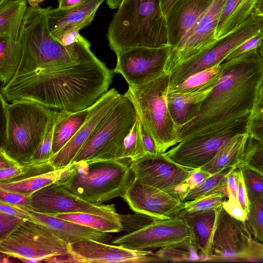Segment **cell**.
Here are the masks:
<instances>
[{
	"label": "cell",
	"mask_w": 263,
	"mask_h": 263,
	"mask_svg": "<svg viewBox=\"0 0 263 263\" xmlns=\"http://www.w3.org/2000/svg\"><path fill=\"white\" fill-rule=\"evenodd\" d=\"M114 74L100 60L52 67L14 76L1 94L10 102L30 100L48 108L76 112L107 92Z\"/></svg>",
	"instance_id": "cell-1"
},
{
	"label": "cell",
	"mask_w": 263,
	"mask_h": 263,
	"mask_svg": "<svg viewBox=\"0 0 263 263\" xmlns=\"http://www.w3.org/2000/svg\"><path fill=\"white\" fill-rule=\"evenodd\" d=\"M220 64L219 81L203 100L198 115L177 129L180 141L250 117L263 90V58L255 49Z\"/></svg>",
	"instance_id": "cell-2"
},
{
	"label": "cell",
	"mask_w": 263,
	"mask_h": 263,
	"mask_svg": "<svg viewBox=\"0 0 263 263\" xmlns=\"http://www.w3.org/2000/svg\"><path fill=\"white\" fill-rule=\"evenodd\" d=\"M51 6H29L18 36L23 49L20 65L14 76L37 70L99 59L90 50V43L84 37L77 43L65 46L55 40L49 26Z\"/></svg>",
	"instance_id": "cell-3"
},
{
	"label": "cell",
	"mask_w": 263,
	"mask_h": 263,
	"mask_svg": "<svg viewBox=\"0 0 263 263\" xmlns=\"http://www.w3.org/2000/svg\"><path fill=\"white\" fill-rule=\"evenodd\" d=\"M106 36L116 55L132 47L170 46L166 19L159 0H123Z\"/></svg>",
	"instance_id": "cell-4"
},
{
	"label": "cell",
	"mask_w": 263,
	"mask_h": 263,
	"mask_svg": "<svg viewBox=\"0 0 263 263\" xmlns=\"http://www.w3.org/2000/svg\"><path fill=\"white\" fill-rule=\"evenodd\" d=\"M129 163L119 160L82 162L59 183L89 203L100 205L123 197L135 179Z\"/></svg>",
	"instance_id": "cell-5"
},
{
	"label": "cell",
	"mask_w": 263,
	"mask_h": 263,
	"mask_svg": "<svg viewBox=\"0 0 263 263\" xmlns=\"http://www.w3.org/2000/svg\"><path fill=\"white\" fill-rule=\"evenodd\" d=\"M55 109L26 100L6 105V131L0 146L19 164L31 161L43 140Z\"/></svg>",
	"instance_id": "cell-6"
},
{
	"label": "cell",
	"mask_w": 263,
	"mask_h": 263,
	"mask_svg": "<svg viewBox=\"0 0 263 263\" xmlns=\"http://www.w3.org/2000/svg\"><path fill=\"white\" fill-rule=\"evenodd\" d=\"M170 79V73L165 72L141 85L128 86L125 93L132 100L141 122L155 139L159 154L180 142L167 105Z\"/></svg>",
	"instance_id": "cell-7"
},
{
	"label": "cell",
	"mask_w": 263,
	"mask_h": 263,
	"mask_svg": "<svg viewBox=\"0 0 263 263\" xmlns=\"http://www.w3.org/2000/svg\"><path fill=\"white\" fill-rule=\"evenodd\" d=\"M0 252L26 262H76L68 243L35 220H25L1 238Z\"/></svg>",
	"instance_id": "cell-8"
},
{
	"label": "cell",
	"mask_w": 263,
	"mask_h": 263,
	"mask_svg": "<svg viewBox=\"0 0 263 263\" xmlns=\"http://www.w3.org/2000/svg\"><path fill=\"white\" fill-rule=\"evenodd\" d=\"M137 117L131 99L125 93L121 95L94 129L71 164L117 160L124 140Z\"/></svg>",
	"instance_id": "cell-9"
},
{
	"label": "cell",
	"mask_w": 263,
	"mask_h": 263,
	"mask_svg": "<svg viewBox=\"0 0 263 263\" xmlns=\"http://www.w3.org/2000/svg\"><path fill=\"white\" fill-rule=\"evenodd\" d=\"M135 178L181 199L187 192L186 182L196 170L182 166L165 153L147 154L132 161Z\"/></svg>",
	"instance_id": "cell-10"
},
{
	"label": "cell",
	"mask_w": 263,
	"mask_h": 263,
	"mask_svg": "<svg viewBox=\"0 0 263 263\" xmlns=\"http://www.w3.org/2000/svg\"><path fill=\"white\" fill-rule=\"evenodd\" d=\"M253 239L245 221L230 215L222 205L217 216L206 260L247 261Z\"/></svg>",
	"instance_id": "cell-11"
},
{
	"label": "cell",
	"mask_w": 263,
	"mask_h": 263,
	"mask_svg": "<svg viewBox=\"0 0 263 263\" xmlns=\"http://www.w3.org/2000/svg\"><path fill=\"white\" fill-rule=\"evenodd\" d=\"M249 119L219 130L188 137L164 153L182 166L200 168L214 157L226 141L237 134L248 133Z\"/></svg>",
	"instance_id": "cell-12"
},
{
	"label": "cell",
	"mask_w": 263,
	"mask_h": 263,
	"mask_svg": "<svg viewBox=\"0 0 263 263\" xmlns=\"http://www.w3.org/2000/svg\"><path fill=\"white\" fill-rule=\"evenodd\" d=\"M172 48L171 46H166L126 49L117 55L114 73L121 74L130 87L150 82L165 72Z\"/></svg>",
	"instance_id": "cell-13"
},
{
	"label": "cell",
	"mask_w": 263,
	"mask_h": 263,
	"mask_svg": "<svg viewBox=\"0 0 263 263\" xmlns=\"http://www.w3.org/2000/svg\"><path fill=\"white\" fill-rule=\"evenodd\" d=\"M28 205L30 210L51 216L85 213L107 217H119L114 204L97 205L89 203L65 189L59 182L34 192L30 196Z\"/></svg>",
	"instance_id": "cell-14"
},
{
	"label": "cell",
	"mask_w": 263,
	"mask_h": 263,
	"mask_svg": "<svg viewBox=\"0 0 263 263\" xmlns=\"http://www.w3.org/2000/svg\"><path fill=\"white\" fill-rule=\"evenodd\" d=\"M263 30V18L251 14L245 22L210 46L183 62L180 70L185 78L220 65L236 47Z\"/></svg>",
	"instance_id": "cell-15"
},
{
	"label": "cell",
	"mask_w": 263,
	"mask_h": 263,
	"mask_svg": "<svg viewBox=\"0 0 263 263\" xmlns=\"http://www.w3.org/2000/svg\"><path fill=\"white\" fill-rule=\"evenodd\" d=\"M192 239L189 227L180 216L157 220L136 232L113 239L115 245L136 250L163 248Z\"/></svg>",
	"instance_id": "cell-16"
},
{
	"label": "cell",
	"mask_w": 263,
	"mask_h": 263,
	"mask_svg": "<svg viewBox=\"0 0 263 263\" xmlns=\"http://www.w3.org/2000/svg\"><path fill=\"white\" fill-rule=\"evenodd\" d=\"M227 0H214L211 6L180 43L172 48L165 72L170 73L181 63L205 49L217 39L216 30Z\"/></svg>",
	"instance_id": "cell-17"
},
{
	"label": "cell",
	"mask_w": 263,
	"mask_h": 263,
	"mask_svg": "<svg viewBox=\"0 0 263 263\" xmlns=\"http://www.w3.org/2000/svg\"><path fill=\"white\" fill-rule=\"evenodd\" d=\"M122 198L134 212L145 214L158 220L177 216L185 206L181 199L135 178Z\"/></svg>",
	"instance_id": "cell-18"
},
{
	"label": "cell",
	"mask_w": 263,
	"mask_h": 263,
	"mask_svg": "<svg viewBox=\"0 0 263 263\" xmlns=\"http://www.w3.org/2000/svg\"><path fill=\"white\" fill-rule=\"evenodd\" d=\"M76 262H150L160 261L150 251L136 250L93 240L68 243Z\"/></svg>",
	"instance_id": "cell-19"
},
{
	"label": "cell",
	"mask_w": 263,
	"mask_h": 263,
	"mask_svg": "<svg viewBox=\"0 0 263 263\" xmlns=\"http://www.w3.org/2000/svg\"><path fill=\"white\" fill-rule=\"evenodd\" d=\"M111 88L93 104L87 119L73 138L50 160L55 170L71 165L73 159L102 119L108 114L121 97Z\"/></svg>",
	"instance_id": "cell-20"
},
{
	"label": "cell",
	"mask_w": 263,
	"mask_h": 263,
	"mask_svg": "<svg viewBox=\"0 0 263 263\" xmlns=\"http://www.w3.org/2000/svg\"><path fill=\"white\" fill-rule=\"evenodd\" d=\"M214 0H175L166 12L168 45L172 48L180 43L211 6Z\"/></svg>",
	"instance_id": "cell-21"
},
{
	"label": "cell",
	"mask_w": 263,
	"mask_h": 263,
	"mask_svg": "<svg viewBox=\"0 0 263 263\" xmlns=\"http://www.w3.org/2000/svg\"><path fill=\"white\" fill-rule=\"evenodd\" d=\"M105 1L86 0L70 9H51L49 13V26L53 37L58 40L70 31H80L89 26Z\"/></svg>",
	"instance_id": "cell-22"
},
{
	"label": "cell",
	"mask_w": 263,
	"mask_h": 263,
	"mask_svg": "<svg viewBox=\"0 0 263 263\" xmlns=\"http://www.w3.org/2000/svg\"><path fill=\"white\" fill-rule=\"evenodd\" d=\"M28 213L34 220L48 227L67 243L83 240H93L106 243L112 238L109 233L102 232L55 216L43 214L30 210Z\"/></svg>",
	"instance_id": "cell-23"
},
{
	"label": "cell",
	"mask_w": 263,
	"mask_h": 263,
	"mask_svg": "<svg viewBox=\"0 0 263 263\" xmlns=\"http://www.w3.org/2000/svg\"><path fill=\"white\" fill-rule=\"evenodd\" d=\"M178 215L187 224L192 239L206 260L215 227L217 209L193 212L182 210Z\"/></svg>",
	"instance_id": "cell-24"
},
{
	"label": "cell",
	"mask_w": 263,
	"mask_h": 263,
	"mask_svg": "<svg viewBox=\"0 0 263 263\" xmlns=\"http://www.w3.org/2000/svg\"><path fill=\"white\" fill-rule=\"evenodd\" d=\"M248 137V133L231 137L222 144L214 157L200 168L214 175L237 167L242 161Z\"/></svg>",
	"instance_id": "cell-25"
},
{
	"label": "cell",
	"mask_w": 263,
	"mask_h": 263,
	"mask_svg": "<svg viewBox=\"0 0 263 263\" xmlns=\"http://www.w3.org/2000/svg\"><path fill=\"white\" fill-rule=\"evenodd\" d=\"M212 89L189 93L168 92V107L177 129L196 117L203 100Z\"/></svg>",
	"instance_id": "cell-26"
},
{
	"label": "cell",
	"mask_w": 263,
	"mask_h": 263,
	"mask_svg": "<svg viewBox=\"0 0 263 263\" xmlns=\"http://www.w3.org/2000/svg\"><path fill=\"white\" fill-rule=\"evenodd\" d=\"M92 106L76 112L60 110L53 133L52 145L53 156L60 151L78 132L89 116Z\"/></svg>",
	"instance_id": "cell-27"
},
{
	"label": "cell",
	"mask_w": 263,
	"mask_h": 263,
	"mask_svg": "<svg viewBox=\"0 0 263 263\" xmlns=\"http://www.w3.org/2000/svg\"><path fill=\"white\" fill-rule=\"evenodd\" d=\"M74 165L75 164H71L62 169L54 170L16 181L0 183V189L30 196L37 191L66 178L70 174Z\"/></svg>",
	"instance_id": "cell-28"
},
{
	"label": "cell",
	"mask_w": 263,
	"mask_h": 263,
	"mask_svg": "<svg viewBox=\"0 0 263 263\" xmlns=\"http://www.w3.org/2000/svg\"><path fill=\"white\" fill-rule=\"evenodd\" d=\"M260 0H227L216 30L218 39L245 22Z\"/></svg>",
	"instance_id": "cell-29"
},
{
	"label": "cell",
	"mask_w": 263,
	"mask_h": 263,
	"mask_svg": "<svg viewBox=\"0 0 263 263\" xmlns=\"http://www.w3.org/2000/svg\"><path fill=\"white\" fill-rule=\"evenodd\" d=\"M26 0H8L0 5V36L18 40L26 13Z\"/></svg>",
	"instance_id": "cell-30"
},
{
	"label": "cell",
	"mask_w": 263,
	"mask_h": 263,
	"mask_svg": "<svg viewBox=\"0 0 263 263\" xmlns=\"http://www.w3.org/2000/svg\"><path fill=\"white\" fill-rule=\"evenodd\" d=\"M23 49L18 40L0 36V80L1 87L7 85L15 75L22 60Z\"/></svg>",
	"instance_id": "cell-31"
},
{
	"label": "cell",
	"mask_w": 263,
	"mask_h": 263,
	"mask_svg": "<svg viewBox=\"0 0 263 263\" xmlns=\"http://www.w3.org/2000/svg\"><path fill=\"white\" fill-rule=\"evenodd\" d=\"M222 71V65L196 73L184 82L168 89V92L176 93H189L212 89L217 84Z\"/></svg>",
	"instance_id": "cell-32"
},
{
	"label": "cell",
	"mask_w": 263,
	"mask_h": 263,
	"mask_svg": "<svg viewBox=\"0 0 263 263\" xmlns=\"http://www.w3.org/2000/svg\"><path fill=\"white\" fill-rule=\"evenodd\" d=\"M55 217L76 222L105 233H117L123 231L120 217L111 218L96 214L75 213L58 214Z\"/></svg>",
	"instance_id": "cell-33"
},
{
	"label": "cell",
	"mask_w": 263,
	"mask_h": 263,
	"mask_svg": "<svg viewBox=\"0 0 263 263\" xmlns=\"http://www.w3.org/2000/svg\"><path fill=\"white\" fill-rule=\"evenodd\" d=\"M198 248L191 239L168 247L160 248L154 255L160 261H202L198 253Z\"/></svg>",
	"instance_id": "cell-34"
},
{
	"label": "cell",
	"mask_w": 263,
	"mask_h": 263,
	"mask_svg": "<svg viewBox=\"0 0 263 263\" xmlns=\"http://www.w3.org/2000/svg\"><path fill=\"white\" fill-rule=\"evenodd\" d=\"M140 123L138 115L135 123L124 140L117 160L130 163L146 155L141 135Z\"/></svg>",
	"instance_id": "cell-35"
},
{
	"label": "cell",
	"mask_w": 263,
	"mask_h": 263,
	"mask_svg": "<svg viewBox=\"0 0 263 263\" xmlns=\"http://www.w3.org/2000/svg\"><path fill=\"white\" fill-rule=\"evenodd\" d=\"M242 170L248 197L250 205L263 200V173L245 166Z\"/></svg>",
	"instance_id": "cell-36"
},
{
	"label": "cell",
	"mask_w": 263,
	"mask_h": 263,
	"mask_svg": "<svg viewBox=\"0 0 263 263\" xmlns=\"http://www.w3.org/2000/svg\"><path fill=\"white\" fill-rule=\"evenodd\" d=\"M239 166H247L263 173V142L248 136L243 156Z\"/></svg>",
	"instance_id": "cell-37"
},
{
	"label": "cell",
	"mask_w": 263,
	"mask_h": 263,
	"mask_svg": "<svg viewBox=\"0 0 263 263\" xmlns=\"http://www.w3.org/2000/svg\"><path fill=\"white\" fill-rule=\"evenodd\" d=\"M232 168H227L212 175L201 184L189 191L183 196L182 201H190L214 193L216 189Z\"/></svg>",
	"instance_id": "cell-38"
},
{
	"label": "cell",
	"mask_w": 263,
	"mask_h": 263,
	"mask_svg": "<svg viewBox=\"0 0 263 263\" xmlns=\"http://www.w3.org/2000/svg\"><path fill=\"white\" fill-rule=\"evenodd\" d=\"M60 114V110H54L45 136L30 161L46 162L50 161L53 156L52 152L53 133Z\"/></svg>",
	"instance_id": "cell-39"
},
{
	"label": "cell",
	"mask_w": 263,
	"mask_h": 263,
	"mask_svg": "<svg viewBox=\"0 0 263 263\" xmlns=\"http://www.w3.org/2000/svg\"><path fill=\"white\" fill-rule=\"evenodd\" d=\"M246 222L254 239L263 243V200L250 205Z\"/></svg>",
	"instance_id": "cell-40"
},
{
	"label": "cell",
	"mask_w": 263,
	"mask_h": 263,
	"mask_svg": "<svg viewBox=\"0 0 263 263\" xmlns=\"http://www.w3.org/2000/svg\"><path fill=\"white\" fill-rule=\"evenodd\" d=\"M248 134L249 137L263 142V90L251 112Z\"/></svg>",
	"instance_id": "cell-41"
},
{
	"label": "cell",
	"mask_w": 263,
	"mask_h": 263,
	"mask_svg": "<svg viewBox=\"0 0 263 263\" xmlns=\"http://www.w3.org/2000/svg\"><path fill=\"white\" fill-rule=\"evenodd\" d=\"M224 196L216 192L199 198L185 201L184 210L193 212L217 209L221 205Z\"/></svg>",
	"instance_id": "cell-42"
},
{
	"label": "cell",
	"mask_w": 263,
	"mask_h": 263,
	"mask_svg": "<svg viewBox=\"0 0 263 263\" xmlns=\"http://www.w3.org/2000/svg\"><path fill=\"white\" fill-rule=\"evenodd\" d=\"M119 217L123 230L127 233L138 231L158 220L148 215L139 212H135L133 214H119Z\"/></svg>",
	"instance_id": "cell-43"
},
{
	"label": "cell",
	"mask_w": 263,
	"mask_h": 263,
	"mask_svg": "<svg viewBox=\"0 0 263 263\" xmlns=\"http://www.w3.org/2000/svg\"><path fill=\"white\" fill-rule=\"evenodd\" d=\"M239 172V167H233L216 189L215 193H220L228 198H237Z\"/></svg>",
	"instance_id": "cell-44"
},
{
	"label": "cell",
	"mask_w": 263,
	"mask_h": 263,
	"mask_svg": "<svg viewBox=\"0 0 263 263\" xmlns=\"http://www.w3.org/2000/svg\"><path fill=\"white\" fill-rule=\"evenodd\" d=\"M262 44L263 30H261L236 47L227 57L222 62L229 61L247 52L258 49Z\"/></svg>",
	"instance_id": "cell-45"
},
{
	"label": "cell",
	"mask_w": 263,
	"mask_h": 263,
	"mask_svg": "<svg viewBox=\"0 0 263 263\" xmlns=\"http://www.w3.org/2000/svg\"><path fill=\"white\" fill-rule=\"evenodd\" d=\"M30 196L0 189V201L28 211Z\"/></svg>",
	"instance_id": "cell-46"
},
{
	"label": "cell",
	"mask_w": 263,
	"mask_h": 263,
	"mask_svg": "<svg viewBox=\"0 0 263 263\" xmlns=\"http://www.w3.org/2000/svg\"><path fill=\"white\" fill-rule=\"evenodd\" d=\"M221 205L233 217L239 220L246 221L248 213L243 209L237 198H229L227 200H223Z\"/></svg>",
	"instance_id": "cell-47"
},
{
	"label": "cell",
	"mask_w": 263,
	"mask_h": 263,
	"mask_svg": "<svg viewBox=\"0 0 263 263\" xmlns=\"http://www.w3.org/2000/svg\"><path fill=\"white\" fill-rule=\"evenodd\" d=\"M25 220L18 217L0 212V238L10 233Z\"/></svg>",
	"instance_id": "cell-48"
},
{
	"label": "cell",
	"mask_w": 263,
	"mask_h": 263,
	"mask_svg": "<svg viewBox=\"0 0 263 263\" xmlns=\"http://www.w3.org/2000/svg\"><path fill=\"white\" fill-rule=\"evenodd\" d=\"M237 198L243 209L248 213L250 211V204L243 177L242 170L241 167H239Z\"/></svg>",
	"instance_id": "cell-49"
},
{
	"label": "cell",
	"mask_w": 263,
	"mask_h": 263,
	"mask_svg": "<svg viewBox=\"0 0 263 263\" xmlns=\"http://www.w3.org/2000/svg\"><path fill=\"white\" fill-rule=\"evenodd\" d=\"M140 132L144 148L146 155L159 154L155 139L141 122L140 123Z\"/></svg>",
	"instance_id": "cell-50"
},
{
	"label": "cell",
	"mask_w": 263,
	"mask_h": 263,
	"mask_svg": "<svg viewBox=\"0 0 263 263\" xmlns=\"http://www.w3.org/2000/svg\"><path fill=\"white\" fill-rule=\"evenodd\" d=\"M0 212L18 217L26 220H34L28 211L0 201Z\"/></svg>",
	"instance_id": "cell-51"
},
{
	"label": "cell",
	"mask_w": 263,
	"mask_h": 263,
	"mask_svg": "<svg viewBox=\"0 0 263 263\" xmlns=\"http://www.w3.org/2000/svg\"><path fill=\"white\" fill-rule=\"evenodd\" d=\"M212 175V174L205 171L200 168L196 169L187 180V192L191 189L201 184L207 178Z\"/></svg>",
	"instance_id": "cell-52"
},
{
	"label": "cell",
	"mask_w": 263,
	"mask_h": 263,
	"mask_svg": "<svg viewBox=\"0 0 263 263\" xmlns=\"http://www.w3.org/2000/svg\"><path fill=\"white\" fill-rule=\"evenodd\" d=\"M83 37L79 33V31L75 30L64 34L58 41L65 46H69L77 43Z\"/></svg>",
	"instance_id": "cell-53"
},
{
	"label": "cell",
	"mask_w": 263,
	"mask_h": 263,
	"mask_svg": "<svg viewBox=\"0 0 263 263\" xmlns=\"http://www.w3.org/2000/svg\"><path fill=\"white\" fill-rule=\"evenodd\" d=\"M19 164L10 158L3 151L0 150V169L11 167Z\"/></svg>",
	"instance_id": "cell-54"
},
{
	"label": "cell",
	"mask_w": 263,
	"mask_h": 263,
	"mask_svg": "<svg viewBox=\"0 0 263 263\" xmlns=\"http://www.w3.org/2000/svg\"><path fill=\"white\" fill-rule=\"evenodd\" d=\"M58 8L60 9H68L76 7L86 0H57Z\"/></svg>",
	"instance_id": "cell-55"
},
{
	"label": "cell",
	"mask_w": 263,
	"mask_h": 263,
	"mask_svg": "<svg viewBox=\"0 0 263 263\" xmlns=\"http://www.w3.org/2000/svg\"><path fill=\"white\" fill-rule=\"evenodd\" d=\"M251 14L258 17L263 18V0H260L253 8Z\"/></svg>",
	"instance_id": "cell-56"
},
{
	"label": "cell",
	"mask_w": 263,
	"mask_h": 263,
	"mask_svg": "<svg viewBox=\"0 0 263 263\" xmlns=\"http://www.w3.org/2000/svg\"><path fill=\"white\" fill-rule=\"evenodd\" d=\"M175 0H161L159 2L160 9L165 16L166 12Z\"/></svg>",
	"instance_id": "cell-57"
},
{
	"label": "cell",
	"mask_w": 263,
	"mask_h": 263,
	"mask_svg": "<svg viewBox=\"0 0 263 263\" xmlns=\"http://www.w3.org/2000/svg\"><path fill=\"white\" fill-rule=\"evenodd\" d=\"M123 0H106V4L111 9H118Z\"/></svg>",
	"instance_id": "cell-58"
},
{
	"label": "cell",
	"mask_w": 263,
	"mask_h": 263,
	"mask_svg": "<svg viewBox=\"0 0 263 263\" xmlns=\"http://www.w3.org/2000/svg\"><path fill=\"white\" fill-rule=\"evenodd\" d=\"M28 4H29V6H38L39 4L45 0H26Z\"/></svg>",
	"instance_id": "cell-59"
},
{
	"label": "cell",
	"mask_w": 263,
	"mask_h": 263,
	"mask_svg": "<svg viewBox=\"0 0 263 263\" xmlns=\"http://www.w3.org/2000/svg\"><path fill=\"white\" fill-rule=\"evenodd\" d=\"M258 51L263 58V44L258 48Z\"/></svg>",
	"instance_id": "cell-60"
},
{
	"label": "cell",
	"mask_w": 263,
	"mask_h": 263,
	"mask_svg": "<svg viewBox=\"0 0 263 263\" xmlns=\"http://www.w3.org/2000/svg\"><path fill=\"white\" fill-rule=\"evenodd\" d=\"M8 0H0V5L3 4L4 3L6 2Z\"/></svg>",
	"instance_id": "cell-61"
},
{
	"label": "cell",
	"mask_w": 263,
	"mask_h": 263,
	"mask_svg": "<svg viewBox=\"0 0 263 263\" xmlns=\"http://www.w3.org/2000/svg\"><path fill=\"white\" fill-rule=\"evenodd\" d=\"M160 1H161V0H159V2H160Z\"/></svg>",
	"instance_id": "cell-62"
}]
</instances>
